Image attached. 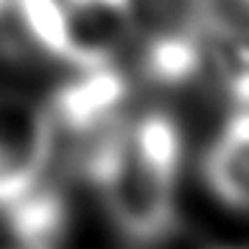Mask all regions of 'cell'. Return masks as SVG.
<instances>
[{"instance_id":"3957f363","label":"cell","mask_w":249,"mask_h":249,"mask_svg":"<svg viewBox=\"0 0 249 249\" xmlns=\"http://www.w3.org/2000/svg\"><path fill=\"white\" fill-rule=\"evenodd\" d=\"M9 17L34 53L68 70L73 68L70 12L65 0H9Z\"/></svg>"},{"instance_id":"8992f818","label":"cell","mask_w":249,"mask_h":249,"mask_svg":"<svg viewBox=\"0 0 249 249\" xmlns=\"http://www.w3.org/2000/svg\"><path fill=\"white\" fill-rule=\"evenodd\" d=\"M6 249H31V247H25V244H20V247H6Z\"/></svg>"},{"instance_id":"277c9868","label":"cell","mask_w":249,"mask_h":249,"mask_svg":"<svg viewBox=\"0 0 249 249\" xmlns=\"http://www.w3.org/2000/svg\"><path fill=\"white\" fill-rule=\"evenodd\" d=\"M73 14H112V17H135L137 0H65Z\"/></svg>"},{"instance_id":"7a4b0ae2","label":"cell","mask_w":249,"mask_h":249,"mask_svg":"<svg viewBox=\"0 0 249 249\" xmlns=\"http://www.w3.org/2000/svg\"><path fill=\"white\" fill-rule=\"evenodd\" d=\"M202 185L215 202L244 213L249 202V109L247 104L227 107L224 118L199 160Z\"/></svg>"},{"instance_id":"5b68a950","label":"cell","mask_w":249,"mask_h":249,"mask_svg":"<svg viewBox=\"0 0 249 249\" xmlns=\"http://www.w3.org/2000/svg\"><path fill=\"white\" fill-rule=\"evenodd\" d=\"M9 17V0H0V23Z\"/></svg>"},{"instance_id":"6da1fadb","label":"cell","mask_w":249,"mask_h":249,"mask_svg":"<svg viewBox=\"0 0 249 249\" xmlns=\"http://www.w3.org/2000/svg\"><path fill=\"white\" fill-rule=\"evenodd\" d=\"M73 168L98 193L109 224L135 247H154L179 221L185 129L165 107L121 115L76 146Z\"/></svg>"}]
</instances>
